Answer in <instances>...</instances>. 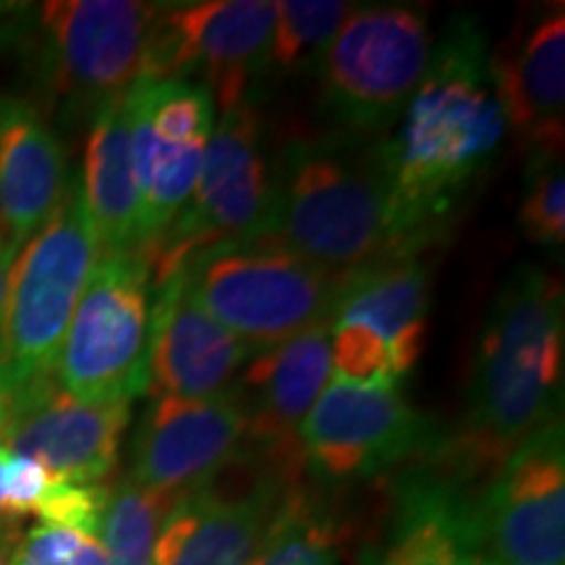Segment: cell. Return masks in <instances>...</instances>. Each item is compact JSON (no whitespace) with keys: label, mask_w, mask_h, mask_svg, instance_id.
Here are the masks:
<instances>
[{"label":"cell","mask_w":565,"mask_h":565,"mask_svg":"<svg viewBox=\"0 0 565 565\" xmlns=\"http://www.w3.org/2000/svg\"><path fill=\"white\" fill-rule=\"evenodd\" d=\"M505 137L492 79V47L477 19L456 17L433 45L398 129L377 141L395 223L422 252Z\"/></svg>","instance_id":"1"},{"label":"cell","mask_w":565,"mask_h":565,"mask_svg":"<svg viewBox=\"0 0 565 565\" xmlns=\"http://www.w3.org/2000/svg\"><path fill=\"white\" fill-rule=\"evenodd\" d=\"M563 286L519 265L492 299L463 419L429 461L469 490L487 482L521 443L563 416Z\"/></svg>","instance_id":"2"},{"label":"cell","mask_w":565,"mask_h":565,"mask_svg":"<svg viewBox=\"0 0 565 565\" xmlns=\"http://www.w3.org/2000/svg\"><path fill=\"white\" fill-rule=\"evenodd\" d=\"M259 238L343 280L398 254H419L395 223L377 145L345 134L282 147Z\"/></svg>","instance_id":"3"},{"label":"cell","mask_w":565,"mask_h":565,"mask_svg":"<svg viewBox=\"0 0 565 565\" xmlns=\"http://www.w3.org/2000/svg\"><path fill=\"white\" fill-rule=\"evenodd\" d=\"M97 257L100 246L79 175H71L58 207L17 254L11 270L0 320V387L9 398L53 374Z\"/></svg>","instance_id":"4"},{"label":"cell","mask_w":565,"mask_h":565,"mask_svg":"<svg viewBox=\"0 0 565 565\" xmlns=\"http://www.w3.org/2000/svg\"><path fill=\"white\" fill-rule=\"evenodd\" d=\"M433 45L427 13L416 6H353L315 68L330 121L356 139L377 137L398 124Z\"/></svg>","instance_id":"5"},{"label":"cell","mask_w":565,"mask_h":565,"mask_svg":"<svg viewBox=\"0 0 565 565\" xmlns=\"http://www.w3.org/2000/svg\"><path fill=\"white\" fill-rule=\"evenodd\" d=\"M183 270L202 307L254 353L330 324L345 282L263 238L217 246Z\"/></svg>","instance_id":"6"},{"label":"cell","mask_w":565,"mask_h":565,"mask_svg":"<svg viewBox=\"0 0 565 565\" xmlns=\"http://www.w3.org/2000/svg\"><path fill=\"white\" fill-rule=\"evenodd\" d=\"M152 303L145 254H100L53 366L55 385L87 404H131L145 395Z\"/></svg>","instance_id":"7"},{"label":"cell","mask_w":565,"mask_h":565,"mask_svg":"<svg viewBox=\"0 0 565 565\" xmlns=\"http://www.w3.org/2000/svg\"><path fill=\"white\" fill-rule=\"evenodd\" d=\"M443 437L398 383H351L330 374L299 427V463L320 484H353L433 458Z\"/></svg>","instance_id":"8"},{"label":"cell","mask_w":565,"mask_h":565,"mask_svg":"<svg viewBox=\"0 0 565 565\" xmlns=\"http://www.w3.org/2000/svg\"><path fill=\"white\" fill-rule=\"evenodd\" d=\"M267 210L270 166L263 150V124L246 100L221 113L192 196L158 242L141 252L152 280L171 278L217 246L259 238Z\"/></svg>","instance_id":"9"},{"label":"cell","mask_w":565,"mask_h":565,"mask_svg":"<svg viewBox=\"0 0 565 565\" xmlns=\"http://www.w3.org/2000/svg\"><path fill=\"white\" fill-rule=\"evenodd\" d=\"M158 3L55 0L40 11L38 53L68 118L95 113L134 87L145 71Z\"/></svg>","instance_id":"10"},{"label":"cell","mask_w":565,"mask_h":565,"mask_svg":"<svg viewBox=\"0 0 565 565\" xmlns=\"http://www.w3.org/2000/svg\"><path fill=\"white\" fill-rule=\"evenodd\" d=\"M273 26L267 0L158 3L139 79L202 84L223 113L249 100L252 82L265 74Z\"/></svg>","instance_id":"11"},{"label":"cell","mask_w":565,"mask_h":565,"mask_svg":"<svg viewBox=\"0 0 565 565\" xmlns=\"http://www.w3.org/2000/svg\"><path fill=\"white\" fill-rule=\"evenodd\" d=\"M429 270L419 254H398L351 275L330 320L333 377L398 383L427 343Z\"/></svg>","instance_id":"12"},{"label":"cell","mask_w":565,"mask_h":565,"mask_svg":"<svg viewBox=\"0 0 565 565\" xmlns=\"http://www.w3.org/2000/svg\"><path fill=\"white\" fill-rule=\"evenodd\" d=\"M299 477L242 448L168 513L152 565H252Z\"/></svg>","instance_id":"13"},{"label":"cell","mask_w":565,"mask_h":565,"mask_svg":"<svg viewBox=\"0 0 565 565\" xmlns=\"http://www.w3.org/2000/svg\"><path fill=\"white\" fill-rule=\"evenodd\" d=\"M139 186V252L158 242L189 202L217 124L202 84L139 79L126 92Z\"/></svg>","instance_id":"14"},{"label":"cell","mask_w":565,"mask_h":565,"mask_svg":"<svg viewBox=\"0 0 565 565\" xmlns=\"http://www.w3.org/2000/svg\"><path fill=\"white\" fill-rule=\"evenodd\" d=\"M471 521L487 563L565 565L563 416L521 443L471 494Z\"/></svg>","instance_id":"15"},{"label":"cell","mask_w":565,"mask_h":565,"mask_svg":"<svg viewBox=\"0 0 565 565\" xmlns=\"http://www.w3.org/2000/svg\"><path fill=\"white\" fill-rule=\"evenodd\" d=\"M246 422L233 391L210 398L154 395L131 440V482L179 500L242 454Z\"/></svg>","instance_id":"16"},{"label":"cell","mask_w":565,"mask_h":565,"mask_svg":"<svg viewBox=\"0 0 565 565\" xmlns=\"http://www.w3.org/2000/svg\"><path fill=\"white\" fill-rule=\"evenodd\" d=\"M129 422L131 404H87L63 393L51 374L11 395L0 445L61 482L100 484L116 469Z\"/></svg>","instance_id":"17"},{"label":"cell","mask_w":565,"mask_h":565,"mask_svg":"<svg viewBox=\"0 0 565 565\" xmlns=\"http://www.w3.org/2000/svg\"><path fill=\"white\" fill-rule=\"evenodd\" d=\"M330 372V324L254 353L231 387L246 422L244 450L299 477V427Z\"/></svg>","instance_id":"18"},{"label":"cell","mask_w":565,"mask_h":565,"mask_svg":"<svg viewBox=\"0 0 565 565\" xmlns=\"http://www.w3.org/2000/svg\"><path fill=\"white\" fill-rule=\"evenodd\" d=\"M249 345L202 307L186 270L154 282L147 393L171 398H210L231 391L246 362Z\"/></svg>","instance_id":"19"},{"label":"cell","mask_w":565,"mask_h":565,"mask_svg":"<svg viewBox=\"0 0 565 565\" xmlns=\"http://www.w3.org/2000/svg\"><path fill=\"white\" fill-rule=\"evenodd\" d=\"M492 79L505 129L529 154H563L565 137V13L534 11L492 53Z\"/></svg>","instance_id":"20"},{"label":"cell","mask_w":565,"mask_h":565,"mask_svg":"<svg viewBox=\"0 0 565 565\" xmlns=\"http://www.w3.org/2000/svg\"><path fill=\"white\" fill-rule=\"evenodd\" d=\"M471 494L424 458L395 482L391 521L370 565H482Z\"/></svg>","instance_id":"21"},{"label":"cell","mask_w":565,"mask_h":565,"mask_svg":"<svg viewBox=\"0 0 565 565\" xmlns=\"http://www.w3.org/2000/svg\"><path fill=\"white\" fill-rule=\"evenodd\" d=\"M71 181L66 147L24 97H0V231L26 244L58 207Z\"/></svg>","instance_id":"22"},{"label":"cell","mask_w":565,"mask_h":565,"mask_svg":"<svg viewBox=\"0 0 565 565\" xmlns=\"http://www.w3.org/2000/svg\"><path fill=\"white\" fill-rule=\"evenodd\" d=\"M82 194L100 254L139 249V186L134 171L126 95L92 118Z\"/></svg>","instance_id":"23"},{"label":"cell","mask_w":565,"mask_h":565,"mask_svg":"<svg viewBox=\"0 0 565 565\" xmlns=\"http://www.w3.org/2000/svg\"><path fill=\"white\" fill-rule=\"evenodd\" d=\"M351 11L353 3H343V0L275 3V26L265 74H315L317 61Z\"/></svg>","instance_id":"24"},{"label":"cell","mask_w":565,"mask_h":565,"mask_svg":"<svg viewBox=\"0 0 565 565\" xmlns=\"http://www.w3.org/2000/svg\"><path fill=\"white\" fill-rule=\"evenodd\" d=\"M175 500L154 494L129 477L110 487L105 503L100 532L105 555L110 565H152L160 529Z\"/></svg>","instance_id":"25"},{"label":"cell","mask_w":565,"mask_h":565,"mask_svg":"<svg viewBox=\"0 0 565 565\" xmlns=\"http://www.w3.org/2000/svg\"><path fill=\"white\" fill-rule=\"evenodd\" d=\"M338 526L317 500L294 487L252 565H338Z\"/></svg>","instance_id":"26"},{"label":"cell","mask_w":565,"mask_h":565,"mask_svg":"<svg viewBox=\"0 0 565 565\" xmlns=\"http://www.w3.org/2000/svg\"><path fill=\"white\" fill-rule=\"evenodd\" d=\"M519 225L534 246L565 244V175L563 154H529Z\"/></svg>","instance_id":"27"},{"label":"cell","mask_w":565,"mask_h":565,"mask_svg":"<svg viewBox=\"0 0 565 565\" xmlns=\"http://www.w3.org/2000/svg\"><path fill=\"white\" fill-rule=\"evenodd\" d=\"M13 565H110L95 534L40 524L17 545Z\"/></svg>","instance_id":"28"},{"label":"cell","mask_w":565,"mask_h":565,"mask_svg":"<svg viewBox=\"0 0 565 565\" xmlns=\"http://www.w3.org/2000/svg\"><path fill=\"white\" fill-rule=\"evenodd\" d=\"M108 494L110 487L105 484H71L53 479L34 513L40 515L42 524L66 526L97 536Z\"/></svg>","instance_id":"29"},{"label":"cell","mask_w":565,"mask_h":565,"mask_svg":"<svg viewBox=\"0 0 565 565\" xmlns=\"http://www.w3.org/2000/svg\"><path fill=\"white\" fill-rule=\"evenodd\" d=\"M53 477L42 469L40 463L30 461V458L17 456L11 450L9 463V521L21 519L38 511L40 500L45 498L47 487H51Z\"/></svg>","instance_id":"30"},{"label":"cell","mask_w":565,"mask_h":565,"mask_svg":"<svg viewBox=\"0 0 565 565\" xmlns=\"http://www.w3.org/2000/svg\"><path fill=\"white\" fill-rule=\"evenodd\" d=\"M19 246L0 231V320H3L6 299H9V282H11V270L13 263H17Z\"/></svg>","instance_id":"31"},{"label":"cell","mask_w":565,"mask_h":565,"mask_svg":"<svg viewBox=\"0 0 565 565\" xmlns=\"http://www.w3.org/2000/svg\"><path fill=\"white\" fill-rule=\"evenodd\" d=\"M9 463L11 450L0 445V521H9Z\"/></svg>","instance_id":"32"},{"label":"cell","mask_w":565,"mask_h":565,"mask_svg":"<svg viewBox=\"0 0 565 565\" xmlns=\"http://www.w3.org/2000/svg\"><path fill=\"white\" fill-rule=\"evenodd\" d=\"M13 553H17L13 526L9 521H0V565H13Z\"/></svg>","instance_id":"33"},{"label":"cell","mask_w":565,"mask_h":565,"mask_svg":"<svg viewBox=\"0 0 565 565\" xmlns=\"http://www.w3.org/2000/svg\"><path fill=\"white\" fill-rule=\"evenodd\" d=\"M9 406H11V398H9V393H6L3 387H0V435H3V429H6V422H9Z\"/></svg>","instance_id":"34"},{"label":"cell","mask_w":565,"mask_h":565,"mask_svg":"<svg viewBox=\"0 0 565 565\" xmlns=\"http://www.w3.org/2000/svg\"><path fill=\"white\" fill-rule=\"evenodd\" d=\"M482 565H492V563H487V561H484V563H482Z\"/></svg>","instance_id":"35"}]
</instances>
